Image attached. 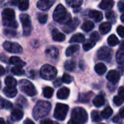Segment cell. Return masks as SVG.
Segmentation results:
<instances>
[{
  "label": "cell",
  "instance_id": "1",
  "mask_svg": "<svg viewBox=\"0 0 124 124\" xmlns=\"http://www.w3.org/2000/svg\"><path fill=\"white\" fill-rule=\"evenodd\" d=\"M51 110V104L47 101H39L33 108V116L36 120L46 116Z\"/></svg>",
  "mask_w": 124,
  "mask_h": 124
},
{
  "label": "cell",
  "instance_id": "2",
  "mask_svg": "<svg viewBox=\"0 0 124 124\" xmlns=\"http://www.w3.org/2000/svg\"><path fill=\"white\" fill-rule=\"evenodd\" d=\"M2 17V23L3 25L8 28H17L18 24L15 20V13L12 9L6 8L3 10L1 13Z\"/></svg>",
  "mask_w": 124,
  "mask_h": 124
},
{
  "label": "cell",
  "instance_id": "3",
  "mask_svg": "<svg viewBox=\"0 0 124 124\" xmlns=\"http://www.w3.org/2000/svg\"><path fill=\"white\" fill-rule=\"evenodd\" d=\"M53 19L58 23L65 24L71 20V17L62 4H58L53 12Z\"/></svg>",
  "mask_w": 124,
  "mask_h": 124
},
{
  "label": "cell",
  "instance_id": "4",
  "mask_svg": "<svg viewBox=\"0 0 124 124\" xmlns=\"http://www.w3.org/2000/svg\"><path fill=\"white\" fill-rule=\"evenodd\" d=\"M71 118L78 124H84L88 121V114L84 108L81 107L75 108L72 110Z\"/></svg>",
  "mask_w": 124,
  "mask_h": 124
},
{
  "label": "cell",
  "instance_id": "5",
  "mask_svg": "<svg viewBox=\"0 0 124 124\" xmlns=\"http://www.w3.org/2000/svg\"><path fill=\"white\" fill-rule=\"evenodd\" d=\"M57 74V69L50 65L46 64L43 65L40 70V76L44 80H52Z\"/></svg>",
  "mask_w": 124,
  "mask_h": 124
},
{
  "label": "cell",
  "instance_id": "6",
  "mask_svg": "<svg viewBox=\"0 0 124 124\" xmlns=\"http://www.w3.org/2000/svg\"><path fill=\"white\" fill-rule=\"evenodd\" d=\"M20 89L25 94L29 97H34L37 94V91L34 85L29 81L23 79L20 81Z\"/></svg>",
  "mask_w": 124,
  "mask_h": 124
},
{
  "label": "cell",
  "instance_id": "7",
  "mask_svg": "<svg viewBox=\"0 0 124 124\" xmlns=\"http://www.w3.org/2000/svg\"><path fill=\"white\" fill-rule=\"evenodd\" d=\"M68 109H69L68 105L62 104V103H57L56 105V107L54 111V118L59 121H64L67 116Z\"/></svg>",
  "mask_w": 124,
  "mask_h": 124
},
{
  "label": "cell",
  "instance_id": "8",
  "mask_svg": "<svg viewBox=\"0 0 124 124\" xmlns=\"http://www.w3.org/2000/svg\"><path fill=\"white\" fill-rule=\"evenodd\" d=\"M20 20L23 25V35L29 36L31 32V23L29 16L27 14H21L20 15Z\"/></svg>",
  "mask_w": 124,
  "mask_h": 124
},
{
  "label": "cell",
  "instance_id": "9",
  "mask_svg": "<svg viewBox=\"0 0 124 124\" xmlns=\"http://www.w3.org/2000/svg\"><path fill=\"white\" fill-rule=\"evenodd\" d=\"M113 57V50L108 46L101 47L97 52L98 59L104 61H110Z\"/></svg>",
  "mask_w": 124,
  "mask_h": 124
},
{
  "label": "cell",
  "instance_id": "10",
  "mask_svg": "<svg viewBox=\"0 0 124 124\" xmlns=\"http://www.w3.org/2000/svg\"><path fill=\"white\" fill-rule=\"evenodd\" d=\"M4 49L10 52V53H14V54H20L23 52V48L22 46L18 44L17 43L15 42H10V41H5L3 44Z\"/></svg>",
  "mask_w": 124,
  "mask_h": 124
},
{
  "label": "cell",
  "instance_id": "11",
  "mask_svg": "<svg viewBox=\"0 0 124 124\" xmlns=\"http://www.w3.org/2000/svg\"><path fill=\"white\" fill-rule=\"evenodd\" d=\"M79 23H80V20L78 18H74L73 20L71 19L70 21H68L64 25L62 29L65 33H70L73 31L74 30H76V28L79 25Z\"/></svg>",
  "mask_w": 124,
  "mask_h": 124
},
{
  "label": "cell",
  "instance_id": "12",
  "mask_svg": "<svg viewBox=\"0 0 124 124\" xmlns=\"http://www.w3.org/2000/svg\"><path fill=\"white\" fill-rule=\"evenodd\" d=\"M55 1L56 0H40L37 2V7L42 11L48 10L54 4Z\"/></svg>",
  "mask_w": 124,
  "mask_h": 124
},
{
  "label": "cell",
  "instance_id": "13",
  "mask_svg": "<svg viewBox=\"0 0 124 124\" xmlns=\"http://www.w3.org/2000/svg\"><path fill=\"white\" fill-rule=\"evenodd\" d=\"M106 78L110 82L116 84V83L118 82V81L120 79V73L118 71H117L116 70H112L108 73Z\"/></svg>",
  "mask_w": 124,
  "mask_h": 124
},
{
  "label": "cell",
  "instance_id": "14",
  "mask_svg": "<svg viewBox=\"0 0 124 124\" xmlns=\"http://www.w3.org/2000/svg\"><path fill=\"white\" fill-rule=\"evenodd\" d=\"M70 95V89L67 87H62L58 90L57 97L60 100H66Z\"/></svg>",
  "mask_w": 124,
  "mask_h": 124
},
{
  "label": "cell",
  "instance_id": "15",
  "mask_svg": "<svg viewBox=\"0 0 124 124\" xmlns=\"http://www.w3.org/2000/svg\"><path fill=\"white\" fill-rule=\"evenodd\" d=\"M23 118V112L19 108L14 109L11 113V118L14 121H19Z\"/></svg>",
  "mask_w": 124,
  "mask_h": 124
},
{
  "label": "cell",
  "instance_id": "16",
  "mask_svg": "<svg viewBox=\"0 0 124 124\" xmlns=\"http://www.w3.org/2000/svg\"><path fill=\"white\" fill-rule=\"evenodd\" d=\"M89 17L92 18L97 23L100 22L102 20V17H103L102 13L101 12H99L97 10H94V9L89 11Z\"/></svg>",
  "mask_w": 124,
  "mask_h": 124
},
{
  "label": "cell",
  "instance_id": "17",
  "mask_svg": "<svg viewBox=\"0 0 124 124\" xmlns=\"http://www.w3.org/2000/svg\"><path fill=\"white\" fill-rule=\"evenodd\" d=\"M52 39L55 41H63L65 39V36L60 33L57 28H54L52 31Z\"/></svg>",
  "mask_w": 124,
  "mask_h": 124
},
{
  "label": "cell",
  "instance_id": "18",
  "mask_svg": "<svg viewBox=\"0 0 124 124\" xmlns=\"http://www.w3.org/2000/svg\"><path fill=\"white\" fill-rule=\"evenodd\" d=\"M3 93L9 98H13L15 97L17 94V90L15 87H9L7 86L5 88H4L3 89Z\"/></svg>",
  "mask_w": 124,
  "mask_h": 124
},
{
  "label": "cell",
  "instance_id": "19",
  "mask_svg": "<svg viewBox=\"0 0 124 124\" xmlns=\"http://www.w3.org/2000/svg\"><path fill=\"white\" fill-rule=\"evenodd\" d=\"M116 61L118 64L123 65L124 62V41L122 42L120 49H118L116 54Z\"/></svg>",
  "mask_w": 124,
  "mask_h": 124
},
{
  "label": "cell",
  "instance_id": "20",
  "mask_svg": "<svg viewBox=\"0 0 124 124\" xmlns=\"http://www.w3.org/2000/svg\"><path fill=\"white\" fill-rule=\"evenodd\" d=\"M93 95H94V94L92 92H87V93H82L79 95L78 102H82V103H87L89 102V100H91V98Z\"/></svg>",
  "mask_w": 124,
  "mask_h": 124
},
{
  "label": "cell",
  "instance_id": "21",
  "mask_svg": "<svg viewBox=\"0 0 124 124\" xmlns=\"http://www.w3.org/2000/svg\"><path fill=\"white\" fill-rule=\"evenodd\" d=\"M105 98L101 94H99V95H97L94 100H93V105L97 107V108H100L101 106H102L104 104H105Z\"/></svg>",
  "mask_w": 124,
  "mask_h": 124
},
{
  "label": "cell",
  "instance_id": "22",
  "mask_svg": "<svg viewBox=\"0 0 124 124\" xmlns=\"http://www.w3.org/2000/svg\"><path fill=\"white\" fill-rule=\"evenodd\" d=\"M46 54L48 56H49V57L55 59L59 55V51H58V49L56 47H54V46H50V47H49L48 49H46Z\"/></svg>",
  "mask_w": 124,
  "mask_h": 124
},
{
  "label": "cell",
  "instance_id": "23",
  "mask_svg": "<svg viewBox=\"0 0 124 124\" xmlns=\"http://www.w3.org/2000/svg\"><path fill=\"white\" fill-rule=\"evenodd\" d=\"M9 62V63H11L12 65H15L16 66H19V67H21V68L25 65V62H23L18 57H11Z\"/></svg>",
  "mask_w": 124,
  "mask_h": 124
},
{
  "label": "cell",
  "instance_id": "24",
  "mask_svg": "<svg viewBox=\"0 0 124 124\" xmlns=\"http://www.w3.org/2000/svg\"><path fill=\"white\" fill-rule=\"evenodd\" d=\"M114 5L113 0H102L100 4V7L102 9H111Z\"/></svg>",
  "mask_w": 124,
  "mask_h": 124
},
{
  "label": "cell",
  "instance_id": "25",
  "mask_svg": "<svg viewBox=\"0 0 124 124\" xmlns=\"http://www.w3.org/2000/svg\"><path fill=\"white\" fill-rule=\"evenodd\" d=\"M84 40H85V36L82 33H78L73 35L71 37V39H70V43H81L84 41Z\"/></svg>",
  "mask_w": 124,
  "mask_h": 124
},
{
  "label": "cell",
  "instance_id": "26",
  "mask_svg": "<svg viewBox=\"0 0 124 124\" xmlns=\"http://www.w3.org/2000/svg\"><path fill=\"white\" fill-rule=\"evenodd\" d=\"M111 23L109 22H105L100 25V31L102 34H106L111 30Z\"/></svg>",
  "mask_w": 124,
  "mask_h": 124
},
{
  "label": "cell",
  "instance_id": "27",
  "mask_svg": "<svg viewBox=\"0 0 124 124\" xmlns=\"http://www.w3.org/2000/svg\"><path fill=\"white\" fill-rule=\"evenodd\" d=\"M94 70H95V71L97 72V74H99V75H103L107 71V67L105 66V64L100 62V63H97L95 65Z\"/></svg>",
  "mask_w": 124,
  "mask_h": 124
},
{
  "label": "cell",
  "instance_id": "28",
  "mask_svg": "<svg viewBox=\"0 0 124 124\" xmlns=\"http://www.w3.org/2000/svg\"><path fill=\"white\" fill-rule=\"evenodd\" d=\"M18 8L21 11H25L29 7V0H16Z\"/></svg>",
  "mask_w": 124,
  "mask_h": 124
},
{
  "label": "cell",
  "instance_id": "29",
  "mask_svg": "<svg viewBox=\"0 0 124 124\" xmlns=\"http://www.w3.org/2000/svg\"><path fill=\"white\" fill-rule=\"evenodd\" d=\"M96 44V42L91 40V39H87L86 41H84V44H83V49L85 51H89L90 49H92Z\"/></svg>",
  "mask_w": 124,
  "mask_h": 124
},
{
  "label": "cell",
  "instance_id": "30",
  "mask_svg": "<svg viewBox=\"0 0 124 124\" xmlns=\"http://www.w3.org/2000/svg\"><path fill=\"white\" fill-rule=\"evenodd\" d=\"M67 4L74 9L80 7L83 3V0H65Z\"/></svg>",
  "mask_w": 124,
  "mask_h": 124
},
{
  "label": "cell",
  "instance_id": "31",
  "mask_svg": "<svg viewBox=\"0 0 124 124\" xmlns=\"http://www.w3.org/2000/svg\"><path fill=\"white\" fill-rule=\"evenodd\" d=\"M94 24L92 21H89V20L85 21L81 25V28L86 32H89L94 28Z\"/></svg>",
  "mask_w": 124,
  "mask_h": 124
},
{
  "label": "cell",
  "instance_id": "32",
  "mask_svg": "<svg viewBox=\"0 0 124 124\" xmlns=\"http://www.w3.org/2000/svg\"><path fill=\"white\" fill-rule=\"evenodd\" d=\"M78 50H79V46L78 45H72L66 49L65 54H66V56L70 57Z\"/></svg>",
  "mask_w": 124,
  "mask_h": 124
},
{
  "label": "cell",
  "instance_id": "33",
  "mask_svg": "<svg viewBox=\"0 0 124 124\" xmlns=\"http://www.w3.org/2000/svg\"><path fill=\"white\" fill-rule=\"evenodd\" d=\"M4 83L7 85V86H9V87H15L17 85L16 79L12 76H7L4 80Z\"/></svg>",
  "mask_w": 124,
  "mask_h": 124
},
{
  "label": "cell",
  "instance_id": "34",
  "mask_svg": "<svg viewBox=\"0 0 124 124\" xmlns=\"http://www.w3.org/2000/svg\"><path fill=\"white\" fill-rule=\"evenodd\" d=\"M108 43L109 46H116L117 44H118L119 40H118V39L117 38V36L116 35L112 34V35H110L108 37Z\"/></svg>",
  "mask_w": 124,
  "mask_h": 124
},
{
  "label": "cell",
  "instance_id": "35",
  "mask_svg": "<svg viewBox=\"0 0 124 124\" xmlns=\"http://www.w3.org/2000/svg\"><path fill=\"white\" fill-rule=\"evenodd\" d=\"M113 114V110L110 107H107L105 108L102 112H101V116L103 118H105V119H108Z\"/></svg>",
  "mask_w": 124,
  "mask_h": 124
},
{
  "label": "cell",
  "instance_id": "36",
  "mask_svg": "<svg viewBox=\"0 0 124 124\" xmlns=\"http://www.w3.org/2000/svg\"><path fill=\"white\" fill-rule=\"evenodd\" d=\"M64 68L65 70H67L68 71H73V70H74V69L76 68V63L73 60H67L65 62Z\"/></svg>",
  "mask_w": 124,
  "mask_h": 124
},
{
  "label": "cell",
  "instance_id": "37",
  "mask_svg": "<svg viewBox=\"0 0 124 124\" xmlns=\"http://www.w3.org/2000/svg\"><path fill=\"white\" fill-rule=\"evenodd\" d=\"M53 93H54L53 89L49 86H46V87L44 88V89H43V95L46 98H48V99L51 98L53 95Z\"/></svg>",
  "mask_w": 124,
  "mask_h": 124
},
{
  "label": "cell",
  "instance_id": "38",
  "mask_svg": "<svg viewBox=\"0 0 124 124\" xmlns=\"http://www.w3.org/2000/svg\"><path fill=\"white\" fill-rule=\"evenodd\" d=\"M11 71L14 75H16V76H23L25 74L24 70L21 67H19V66H15L12 68Z\"/></svg>",
  "mask_w": 124,
  "mask_h": 124
},
{
  "label": "cell",
  "instance_id": "39",
  "mask_svg": "<svg viewBox=\"0 0 124 124\" xmlns=\"http://www.w3.org/2000/svg\"><path fill=\"white\" fill-rule=\"evenodd\" d=\"M91 118L92 121L94 122H99L102 120V116H100V113L97 110H93L91 113Z\"/></svg>",
  "mask_w": 124,
  "mask_h": 124
},
{
  "label": "cell",
  "instance_id": "40",
  "mask_svg": "<svg viewBox=\"0 0 124 124\" xmlns=\"http://www.w3.org/2000/svg\"><path fill=\"white\" fill-rule=\"evenodd\" d=\"M105 16H106V18L108 20H110V22L115 23L116 20V15L113 11L110 10V11L107 12L106 14H105Z\"/></svg>",
  "mask_w": 124,
  "mask_h": 124
},
{
  "label": "cell",
  "instance_id": "41",
  "mask_svg": "<svg viewBox=\"0 0 124 124\" xmlns=\"http://www.w3.org/2000/svg\"><path fill=\"white\" fill-rule=\"evenodd\" d=\"M4 33L6 36L9 37V38H12V37H15L17 34L16 31H14V30H12V29H5L4 31Z\"/></svg>",
  "mask_w": 124,
  "mask_h": 124
},
{
  "label": "cell",
  "instance_id": "42",
  "mask_svg": "<svg viewBox=\"0 0 124 124\" xmlns=\"http://www.w3.org/2000/svg\"><path fill=\"white\" fill-rule=\"evenodd\" d=\"M62 81L64 82V83H65V84H70V83L73 81V78H72L69 74L65 73V74H63V76H62Z\"/></svg>",
  "mask_w": 124,
  "mask_h": 124
},
{
  "label": "cell",
  "instance_id": "43",
  "mask_svg": "<svg viewBox=\"0 0 124 124\" xmlns=\"http://www.w3.org/2000/svg\"><path fill=\"white\" fill-rule=\"evenodd\" d=\"M39 18V21L41 23V24H45L47 21L48 19V16L46 14H40L38 16Z\"/></svg>",
  "mask_w": 124,
  "mask_h": 124
},
{
  "label": "cell",
  "instance_id": "44",
  "mask_svg": "<svg viewBox=\"0 0 124 124\" xmlns=\"http://www.w3.org/2000/svg\"><path fill=\"white\" fill-rule=\"evenodd\" d=\"M113 102H114V103H115L116 105L120 106V105H121L123 104V102H124V99H122V98H121V97H119V96H116V97H114V98H113Z\"/></svg>",
  "mask_w": 124,
  "mask_h": 124
},
{
  "label": "cell",
  "instance_id": "45",
  "mask_svg": "<svg viewBox=\"0 0 124 124\" xmlns=\"http://www.w3.org/2000/svg\"><path fill=\"white\" fill-rule=\"evenodd\" d=\"M90 39L94 41H97L99 39H100V35L97 32H94L91 34V36H90Z\"/></svg>",
  "mask_w": 124,
  "mask_h": 124
},
{
  "label": "cell",
  "instance_id": "46",
  "mask_svg": "<svg viewBox=\"0 0 124 124\" xmlns=\"http://www.w3.org/2000/svg\"><path fill=\"white\" fill-rule=\"evenodd\" d=\"M117 33H118V35L121 37L124 38V28L123 25H119L117 28Z\"/></svg>",
  "mask_w": 124,
  "mask_h": 124
},
{
  "label": "cell",
  "instance_id": "47",
  "mask_svg": "<svg viewBox=\"0 0 124 124\" xmlns=\"http://www.w3.org/2000/svg\"><path fill=\"white\" fill-rule=\"evenodd\" d=\"M12 108V104L9 101L4 100V108H5L6 110H9Z\"/></svg>",
  "mask_w": 124,
  "mask_h": 124
},
{
  "label": "cell",
  "instance_id": "48",
  "mask_svg": "<svg viewBox=\"0 0 124 124\" xmlns=\"http://www.w3.org/2000/svg\"><path fill=\"white\" fill-rule=\"evenodd\" d=\"M40 124H59L57 122L53 121L50 119H44L41 121Z\"/></svg>",
  "mask_w": 124,
  "mask_h": 124
},
{
  "label": "cell",
  "instance_id": "49",
  "mask_svg": "<svg viewBox=\"0 0 124 124\" xmlns=\"http://www.w3.org/2000/svg\"><path fill=\"white\" fill-rule=\"evenodd\" d=\"M118 9H119V11H120V12H124V0H121V1L118 2Z\"/></svg>",
  "mask_w": 124,
  "mask_h": 124
},
{
  "label": "cell",
  "instance_id": "50",
  "mask_svg": "<svg viewBox=\"0 0 124 124\" xmlns=\"http://www.w3.org/2000/svg\"><path fill=\"white\" fill-rule=\"evenodd\" d=\"M62 80L60 78H57L56 80H54V86H55V87H58V86H60L61 85H62Z\"/></svg>",
  "mask_w": 124,
  "mask_h": 124
},
{
  "label": "cell",
  "instance_id": "51",
  "mask_svg": "<svg viewBox=\"0 0 124 124\" xmlns=\"http://www.w3.org/2000/svg\"><path fill=\"white\" fill-rule=\"evenodd\" d=\"M118 94H119V97H121L122 99L124 98V86H121L119 88V90H118Z\"/></svg>",
  "mask_w": 124,
  "mask_h": 124
},
{
  "label": "cell",
  "instance_id": "52",
  "mask_svg": "<svg viewBox=\"0 0 124 124\" xmlns=\"http://www.w3.org/2000/svg\"><path fill=\"white\" fill-rule=\"evenodd\" d=\"M113 122H114V123H116V124H118V123L120 122V116H115V117L113 118Z\"/></svg>",
  "mask_w": 124,
  "mask_h": 124
},
{
  "label": "cell",
  "instance_id": "53",
  "mask_svg": "<svg viewBox=\"0 0 124 124\" xmlns=\"http://www.w3.org/2000/svg\"><path fill=\"white\" fill-rule=\"evenodd\" d=\"M4 99L0 96V109L4 108Z\"/></svg>",
  "mask_w": 124,
  "mask_h": 124
},
{
  "label": "cell",
  "instance_id": "54",
  "mask_svg": "<svg viewBox=\"0 0 124 124\" xmlns=\"http://www.w3.org/2000/svg\"><path fill=\"white\" fill-rule=\"evenodd\" d=\"M5 73V70L4 68V67H2L1 65H0V76H3Z\"/></svg>",
  "mask_w": 124,
  "mask_h": 124
},
{
  "label": "cell",
  "instance_id": "55",
  "mask_svg": "<svg viewBox=\"0 0 124 124\" xmlns=\"http://www.w3.org/2000/svg\"><path fill=\"white\" fill-rule=\"evenodd\" d=\"M24 124H35L33 123V121H32L31 119H26L25 121H24Z\"/></svg>",
  "mask_w": 124,
  "mask_h": 124
},
{
  "label": "cell",
  "instance_id": "56",
  "mask_svg": "<svg viewBox=\"0 0 124 124\" xmlns=\"http://www.w3.org/2000/svg\"><path fill=\"white\" fill-rule=\"evenodd\" d=\"M124 108H121V110H120V113H119V115H120V117H121V118H124Z\"/></svg>",
  "mask_w": 124,
  "mask_h": 124
},
{
  "label": "cell",
  "instance_id": "57",
  "mask_svg": "<svg viewBox=\"0 0 124 124\" xmlns=\"http://www.w3.org/2000/svg\"><path fill=\"white\" fill-rule=\"evenodd\" d=\"M68 124H78L77 123H76L74 121H73V120H70L68 123Z\"/></svg>",
  "mask_w": 124,
  "mask_h": 124
},
{
  "label": "cell",
  "instance_id": "58",
  "mask_svg": "<svg viewBox=\"0 0 124 124\" xmlns=\"http://www.w3.org/2000/svg\"><path fill=\"white\" fill-rule=\"evenodd\" d=\"M0 124H5L4 120L1 118H0Z\"/></svg>",
  "mask_w": 124,
  "mask_h": 124
},
{
  "label": "cell",
  "instance_id": "59",
  "mask_svg": "<svg viewBox=\"0 0 124 124\" xmlns=\"http://www.w3.org/2000/svg\"><path fill=\"white\" fill-rule=\"evenodd\" d=\"M121 22H122V23H124V14H122V15H121Z\"/></svg>",
  "mask_w": 124,
  "mask_h": 124
},
{
  "label": "cell",
  "instance_id": "60",
  "mask_svg": "<svg viewBox=\"0 0 124 124\" xmlns=\"http://www.w3.org/2000/svg\"><path fill=\"white\" fill-rule=\"evenodd\" d=\"M0 89H1V81H0Z\"/></svg>",
  "mask_w": 124,
  "mask_h": 124
},
{
  "label": "cell",
  "instance_id": "61",
  "mask_svg": "<svg viewBox=\"0 0 124 124\" xmlns=\"http://www.w3.org/2000/svg\"></svg>",
  "mask_w": 124,
  "mask_h": 124
}]
</instances>
